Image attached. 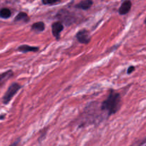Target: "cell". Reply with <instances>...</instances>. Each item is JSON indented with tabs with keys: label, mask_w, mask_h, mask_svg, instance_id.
I'll return each mask as SVG.
<instances>
[{
	"label": "cell",
	"mask_w": 146,
	"mask_h": 146,
	"mask_svg": "<svg viewBox=\"0 0 146 146\" xmlns=\"http://www.w3.org/2000/svg\"><path fill=\"white\" fill-rule=\"evenodd\" d=\"M21 88V86L17 83H13L12 84H11V86L9 87L7 92L5 93L4 97H3V103L4 104H8L9 102L12 99L14 96Z\"/></svg>",
	"instance_id": "obj_3"
},
{
	"label": "cell",
	"mask_w": 146,
	"mask_h": 146,
	"mask_svg": "<svg viewBox=\"0 0 146 146\" xmlns=\"http://www.w3.org/2000/svg\"><path fill=\"white\" fill-rule=\"evenodd\" d=\"M11 12L8 8H3L0 10V17L2 19H8L11 17Z\"/></svg>",
	"instance_id": "obj_12"
},
{
	"label": "cell",
	"mask_w": 146,
	"mask_h": 146,
	"mask_svg": "<svg viewBox=\"0 0 146 146\" xmlns=\"http://www.w3.org/2000/svg\"><path fill=\"white\" fill-rule=\"evenodd\" d=\"M57 18L61 20L62 23H64L67 25H70L75 22L77 17L73 14L65 9H62L59 11L57 14Z\"/></svg>",
	"instance_id": "obj_2"
},
{
	"label": "cell",
	"mask_w": 146,
	"mask_h": 146,
	"mask_svg": "<svg viewBox=\"0 0 146 146\" xmlns=\"http://www.w3.org/2000/svg\"><path fill=\"white\" fill-rule=\"evenodd\" d=\"M44 28H45V25L42 21L36 22L31 25V30L35 32H42L44 31Z\"/></svg>",
	"instance_id": "obj_10"
},
{
	"label": "cell",
	"mask_w": 146,
	"mask_h": 146,
	"mask_svg": "<svg viewBox=\"0 0 146 146\" xmlns=\"http://www.w3.org/2000/svg\"><path fill=\"white\" fill-rule=\"evenodd\" d=\"M135 67L133 66H132L129 67V68H127V74H130L131 73H133V71H135Z\"/></svg>",
	"instance_id": "obj_14"
},
{
	"label": "cell",
	"mask_w": 146,
	"mask_h": 146,
	"mask_svg": "<svg viewBox=\"0 0 146 146\" xmlns=\"http://www.w3.org/2000/svg\"><path fill=\"white\" fill-rule=\"evenodd\" d=\"M92 4V1H90V0H84V1H82L77 4H76L74 6V7L76 9H79L87 10L88 9H90L91 7Z\"/></svg>",
	"instance_id": "obj_8"
},
{
	"label": "cell",
	"mask_w": 146,
	"mask_h": 146,
	"mask_svg": "<svg viewBox=\"0 0 146 146\" xmlns=\"http://www.w3.org/2000/svg\"><path fill=\"white\" fill-rule=\"evenodd\" d=\"M76 38H77V41L79 42L84 44H89L90 42V40H91V36H90V32L87 30L84 29H81L77 33V34H76Z\"/></svg>",
	"instance_id": "obj_4"
},
{
	"label": "cell",
	"mask_w": 146,
	"mask_h": 146,
	"mask_svg": "<svg viewBox=\"0 0 146 146\" xmlns=\"http://www.w3.org/2000/svg\"><path fill=\"white\" fill-rule=\"evenodd\" d=\"M39 47L31 46L29 45H21L17 48V50L20 52L27 53V52H37L39 51Z\"/></svg>",
	"instance_id": "obj_7"
},
{
	"label": "cell",
	"mask_w": 146,
	"mask_h": 146,
	"mask_svg": "<svg viewBox=\"0 0 146 146\" xmlns=\"http://www.w3.org/2000/svg\"><path fill=\"white\" fill-rule=\"evenodd\" d=\"M13 76V72L12 71L9 70V71H7L6 72L2 73V74H0V87L4 84V83L7 82L9 79L11 77H12Z\"/></svg>",
	"instance_id": "obj_9"
},
{
	"label": "cell",
	"mask_w": 146,
	"mask_h": 146,
	"mask_svg": "<svg viewBox=\"0 0 146 146\" xmlns=\"http://www.w3.org/2000/svg\"><path fill=\"white\" fill-rule=\"evenodd\" d=\"M121 106V97L118 93L110 91L107 98L102 103L100 108L103 112H106L108 116L116 113Z\"/></svg>",
	"instance_id": "obj_1"
},
{
	"label": "cell",
	"mask_w": 146,
	"mask_h": 146,
	"mask_svg": "<svg viewBox=\"0 0 146 146\" xmlns=\"http://www.w3.org/2000/svg\"><path fill=\"white\" fill-rule=\"evenodd\" d=\"M42 2V4H46V5H53V4L60 3V1H57V0H43Z\"/></svg>",
	"instance_id": "obj_13"
},
{
	"label": "cell",
	"mask_w": 146,
	"mask_h": 146,
	"mask_svg": "<svg viewBox=\"0 0 146 146\" xmlns=\"http://www.w3.org/2000/svg\"><path fill=\"white\" fill-rule=\"evenodd\" d=\"M22 21L24 22H27L29 21V18L27 14L25 12H19L17 16H16L15 19H14V21Z\"/></svg>",
	"instance_id": "obj_11"
},
{
	"label": "cell",
	"mask_w": 146,
	"mask_h": 146,
	"mask_svg": "<svg viewBox=\"0 0 146 146\" xmlns=\"http://www.w3.org/2000/svg\"><path fill=\"white\" fill-rule=\"evenodd\" d=\"M63 29H64L63 24L62 22H60V21H56V22L53 23L52 25V34L54 35V36L57 39L60 38V33L62 32Z\"/></svg>",
	"instance_id": "obj_5"
},
{
	"label": "cell",
	"mask_w": 146,
	"mask_h": 146,
	"mask_svg": "<svg viewBox=\"0 0 146 146\" xmlns=\"http://www.w3.org/2000/svg\"><path fill=\"white\" fill-rule=\"evenodd\" d=\"M145 24H146V18H145Z\"/></svg>",
	"instance_id": "obj_16"
},
{
	"label": "cell",
	"mask_w": 146,
	"mask_h": 146,
	"mask_svg": "<svg viewBox=\"0 0 146 146\" xmlns=\"http://www.w3.org/2000/svg\"><path fill=\"white\" fill-rule=\"evenodd\" d=\"M132 7V2L130 1H125L120 6L118 10V12L120 15H125L127 14L130 11Z\"/></svg>",
	"instance_id": "obj_6"
},
{
	"label": "cell",
	"mask_w": 146,
	"mask_h": 146,
	"mask_svg": "<svg viewBox=\"0 0 146 146\" xmlns=\"http://www.w3.org/2000/svg\"><path fill=\"white\" fill-rule=\"evenodd\" d=\"M19 141H20V139H19H19L17 140V141H15V142H14V143H13L11 144V145H10L9 146H17V145H18L19 143Z\"/></svg>",
	"instance_id": "obj_15"
}]
</instances>
